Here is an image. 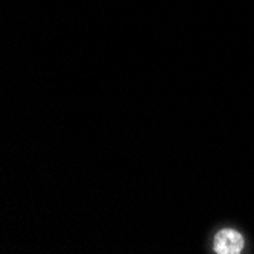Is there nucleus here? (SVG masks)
<instances>
[{
  "label": "nucleus",
  "instance_id": "obj_1",
  "mask_svg": "<svg viewBox=\"0 0 254 254\" xmlns=\"http://www.w3.org/2000/svg\"><path fill=\"white\" fill-rule=\"evenodd\" d=\"M213 248L218 254H238L244 250V238L232 228H224L215 236Z\"/></svg>",
  "mask_w": 254,
  "mask_h": 254
}]
</instances>
